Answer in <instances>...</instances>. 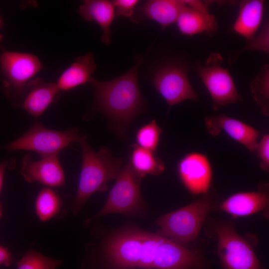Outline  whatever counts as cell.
<instances>
[{"label":"cell","instance_id":"6da1fadb","mask_svg":"<svg viewBox=\"0 0 269 269\" xmlns=\"http://www.w3.org/2000/svg\"><path fill=\"white\" fill-rule=\"evenodd\" d=\"M105 251L111 262L121 268L182 269L186 259L182 246L159 234L135 230L113 237Z\"/></svg>","mask_w":269,"mask_h":269},{"label":"cell","instance_id":"7a4b0ae2","mask_svg":"<svg viewBox=\"0 0 269 269\" xmlns=\"http://www.w3.org/2000/svg\"><path fill=\"white\" fill-rule=\"evenodd\" d=\"M143 59L139 55L134 65L124 74L107 81L94 79L97 110L109 119L115 132L124 136L131 122L144 108L145 102L138 82V71Z\"/></svg>","mask_w":269,"mask_h":269},{"label":"cell","instance_id":"3957f363","mask_svg":"<svg viewBox=\"0 0 269 269\" xmlns=\"http://www.w3.org/2000/svg\"><path fill=\"white\" fill-rule=\"evenodd\" d=\"M82 149V165L77 193L73 202V214H77L94 193L108 189L107 183L117 179L124 166L122 158L114 157L106 146L96 152L90 147L87 135L79 140Z\"/></svg>","mask_w":269,"mask_h":269},{"label":"cell","instance_id":"277c9868","mask_svg":"<svg viewBox=\"0 0 269 269\" xmlns=\"http://www.w3.org/2000/svg\"><path fill=\"white\" fill-rule=\"evenodd\" d=\"M211 199L205 194L190 204L162 216L156 223L160 236L181 246L197 237L212 208Z\"/></svg>","mask_w":269,"mask_h":269},{"label":"cell","instance_id":"5b68a950","mask_svg":"<svg viewBox=\"0 0 269 269\" xmlns=\"http://www.w3.org/2000/svg\"><path fill=\"white\" fill-rule=\"evenodd\" d=\"M0 66L3 76L2 91L13 105L20 107L28 83L41 70L42 65L34 55L3 50L0 54Z\"/></svg>","mask_w":269,"mask_h":269},{"label":"cell","instance_id":"8992f818","mask_svg":"<svg viewBox=\"0 0 269 269\" xmlns=\"http://www.w3.org/2000/svg\"><path fill=\"white\" fill-rule=\"evenodd\" d=\"M81 135L77 128L56 131L36 123L21 136L7 143L3 149L9 151H32L40 154L41 157L58 155L59 152L72 142H79Z\"/></svg>","mask_w":269,"mask_h":269},{"label":"cell","instance_id":"52a82bcc","mask_svg":"<svg viewBox=\"0 0 269 269\" xmlns=\"http://www.w3.org/2000/svg\"><path fill=\"white\" fill-rule=\"evenodd\" d=\"M142 178L129 161L117 177L103 207L95 216L86 220L85 224H89L93 220L109 214L130 215L141 211L143 207L140 191Z\"/></svg>","mask_w":269,"mask_h":269},{"label":"cell","instance_id":"ba28073f","mask_svg":"<svg viewBox=\"0 0 269 269\" xmlns=\"http://www.w3.org/2000/svg\"><path fill=\"white\" fill-rule=\"evenodd\" d=\"M222 60L220 54H212L206 65L198 64L195 68L212 98L214 111L241 99L229 70L221 65Z\"/></svg>","mask_w":269,"mask_h":269},{"label":"cell","instance_id":"9c48e42d","mask_svg":"<svg viewBox=\"0 0 269 269\" xmlns=\"http://www.w3.org/2000/svg\"><path fill=\"white\" fill-rule=\"evenodd\" d=\"M218 253L224 269H263L249 244L230 224L217 226Z\"/></svg>","mask_w":269,"mask_h":269},{"label":"cell","instance_id":"30bf717a","mask_svg":"<svg viewBox=\"0 0 269 269\" xmlns=\"http://www.w3.org/2000/svg\"><path fill=\"white\" fill-rule=\"evenodd\" d=\"M152 82L169 108L185 100L198 99V95L190 84L185 67L178 65L162 67L155 72Z\"/></svg>","mask_w":269,"mask_h":269},{"label":"cell","instance_id":"8fae6325","mask_svg":"<svg viewBox=\"0 0 269 269\" xmlns=\"http://www.w3.org/2000/svg\"><path fill=\"white\" fill-rule=\"evenodd\" d=\"M181 181L193 195L206 194L211 187L212 167L204 154L191 152L185 155L177 166Z\"/></svg>","mask_w":269,"mask_h":269},{"label":"cell","instance_id":"7c38bea8","mask_svg":"<svg viewBox=\"0 0 269 269\" xmlns=\"http://www.w3.org/2000/svg\"><path fill=\"white\" fill-rule=\"evenodd\" d=\"M20 173L28 182L37 181L50 187H61L65 183V175L58 155L41 156L34 160L25 155L22 159Z\"/></svg>","mask_w":269,"mask_h":269},{"label":"cell","instance_id":"4fadbf2b","mask_svg":"<svg viewBox=\"0 0 269 269\" xmlns=\"http://www.w3.org/2000/svg\"><path fill=\"white\" fill-rule=\"evenodd\" d=\"M204 123L210 135L216 136L224 132L250 152H255L260 133L250 125L222 114L208 116Z\"/></svg>","mask_w":269,"mask_h":269},{"label":"cell","instance_id":"5bb4252c","mask_svg":"<svg viewBox=\"0 0 269 269\" xmlns=\"http://www.w3.org/2000/svg\"><path fill=\"white\" fill-rule=\"evenodd\" d=\"M61 92L56 83L32 79L27 85V92L20 107L37 119L50 105L58 101Z\"/></svg>","mask_w":269,"mask_h":269},{"label":"cell","instance_id":"9a60e30c","mask_svg":"<svg viewBox=\"0 0 269 269\" xmlns=\"http://www.w3.org/2000/svg\"><path fill=\"white\" fill-rule=\"evenodd\" d=\"M269 194L267 190L239 192L227 199L221 209L234 217L252 215L268 207Z\"/></svg>","mask_w":269,"mask_h":269},{"label":"cell","instance_id":"2e32d148","mask_svg":"<svg viewBox=\"0 0 269 269\" xmlns=\"http://www.w3.org/2000/svg\"><path fill=\"white\" fill-rule=\"evenodd\" d=\"M79 13L86 20L95 21L101 27L102 41L105 44L111 42V27L115 17L112 1L107 0H86L79 8Z\"/></svg>","mask_w":269,"mask_h":269},{"label":"cell","instance_id":"e0dca14e","mask_svg":"<svg viewBox=\"0 0 269 269\" xmlns=\"http://www.w3.org/2000/svg\"><path fill=\"white\" fill-rule=\"evenodd\" d=\"M97 68L91 53L78 57L62 73L57 85L61 91L71 90L79 86L90 83Z\"/></svg>","mask_w":269,"mask_h":269},{"label":"cell","instance_id":"ac0fdd59","mask_svg":"<svg viewBox=\"0 0 269 269\" xmlns=\"http://www.w3.org/2000/svg\"><path fill=\"white\" fill-rule=\"evenodd\" d=\"M264 1L244 0L240 2L238 16L233 25V30L250 41L258 30L263 17Z\"/></svg>","mask_w":269,"mask_h":269},{"label":"cell","instance_id":"d6986e66","mask_svg":"<svg viewBox=\"0 0 269 269\" xmlns=\"http://www.w3.org/2000/svg\"><path fill=\"white\" fill-rule=\"evenodd\" d=\"M179 31L192 36L206 32L210 34L217 28L214 15H206L185 4L176 21Z\"/></svg>","mask_w":269,"mask_h":269},{"label":"cell","instance_id":"ffe728a7","mask_svg":"<svg viewBox=\"0 0 269 269\" xmlns=\"http://www.w3.org/2000/svg\"><path fill=\"white\" fill-rule=\"evenodd\" d=\"M184 5L182 0H149L144 4L142 12L164 28L176 22Z\"/></svg>","mask_w":269,"mask_h":269},{"label":"cell","instance_id":"44dd1931","mask_svg":"<svg viewBox=\"0 0 269 269\" xmlns=\"http://www.w3.org/2000/svg\"><path fill=\"white\" fill-rule=\"evenodd\" d=\"M129 161L134 169L142 178L147 174L159 175L165 169L164 164L154 153L136 144L133 145Z\"/></svg>","mask_w":269,"mask_h":269},{"label":"cell","instance_id":"7402d4cb","mask_svg":"<svg viewBox=\"0 0 269 269\" xmlns=\"http://www.w3.org/2000/svg\"><path fill=\"white\" fill-rule=\"evenodd\" d=\"M61 200L58 194L49 187H44L38 193L35 202L36 213L39 219L47 221L59 212Z\"/></svg>","mask_w":269,"mask_h":269},{"label":"cell","instance_id":"603a6c76","mask_svg":"<svg viewBox=\"0 0 269 269\" xmlns=\"http://www.w3.org/2000/svg\"><path fill=\"white\" fill-rule=\"evenodd\" d=\"M252 96L260 107L262 113L269 114V69L265 65L251 84Z\"/></svg>","mask_w":269,"mask_h":269},{"label":"cell","instance_id":"cb8c5ba5","mask_svg":"<svg viewBox=\"0 0 269 269\" xmlns=\"http://www.w3.org/2000/svg\"><path fill=\"white\" fill-rule=\"evenodd\" d=\"M162 130L153 120L140 128L136 134V141L139 146L154 153L159 144Z\"/></svg>","mask_w":269,"mask_h":269},{"label":"cell","instance_id":"d4e9b609","mask_svg":"<svg viewBox=\"0 0 269 269\" xmlns=\"http://www.w3.org/2000/svg\"><path fill=\"white\" fill-rule=\"evenodd\" d=\"M62 263L61 260L49 258L30 250L16 264L17 269H56Z\"/></svg>","mask_w":269,"mask_h":269},{"label":"cell","instance_id":"484cf974","mask_svg":"<svg viewBox=\"0 0 269 269\" xmlns=\"http://www.w3.org/2000/svg\"><path fill=\"white\" fill-rule=\"evenodd\" d=\"M254 50L269 53V24L266 22L260 33L248 42L243 51Z\"/></svg>","mask_w":269,"mask_h":269},{"label":"cell","instance_id":"4316f807","mask_svg":"<svg viewBox=\"0 0 269 269\" xmlns=\"http://www.w3.org/2000/svg\"><path fill=\"white\" fill-rule=\"evenodd\" d=\"M260 160L261 168L268 172L269 170V134H265L258 142L256 151Z\"/></svg>","mask_w":269,"mask_h":269},{"label":"cell","instance_id":"83f0119b","mask_svg":"<svg viewBox=\"0 0 269 269\" xmlns=\"http://www.w3.org/2000/svg\"><path fill=\"white\" fill-rule=\"evenodd\" d=\"M139 1L138 0H114L112 1L115 15L132 17L134 9Z\"/></svg>","mask_w":269,"mask_h":269},{"label":"cell","instance_id":"f1b7e54d","mask_svg":"<svg viewBox=\"0 0 269 269\" xmlns=\"http://www.w3.org/2000/svg\"><path fill=\"white\" fill-rule=\"evenodd\" d=\"M15 166V161L14 159L5 160L0 163V194L1 192L4 173L6 169H13Z\"/></svg>","mask_w":269,"mask_h":269},{"label":"cell","instance_id":"f546056e","mask_svg":"<svg viewBox=\"0 0 269 269\" xmlns=\"http://www.w3.org/2000/svg\"><path fill=\"white\" fill-rule=\"evenodd\" d=\"M13 262L12 254L6 248L0 246V265L9 266Z\"/></svg>","mask_w":269,"mask_h":269},{"label":"cell","instance_id":"4dcf8cb0","mask_svg":"<svg viewBox=\"0 0 269 269\" xmlns=\"http://www.w3.org/2000/svg\"><path fill=\"white\" fill-rule=\"evenodd\" d=\"M2 25H3V22H2V19L1 18V17L0 16V29L2 27ZM2 35L0 33V43H1V42L2 41Z\"/></svg>","mask_w":269,"mask_h":269},{"label":"cell","instance_id":"1f68e13d","mask_svg":"<svg viewBox=\"0 0 269 269\" xmlns=\"http://www.w3.org/2000/svg\"><path fill=\"white\" fill-rule=\"evenodd\" d=\"M1 216V207H0V218Z\"/></svg>","mask_w":269,"mask_h":269}]
</instances>
